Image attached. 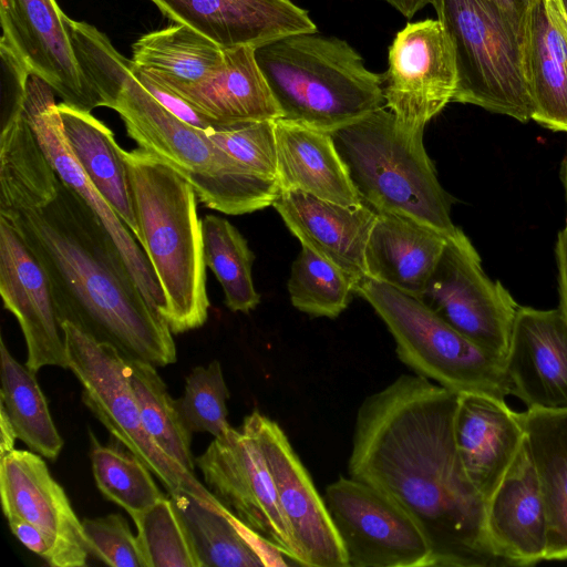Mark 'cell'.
<instances>
[{
  "label": "cell",
  "instance_id": "obj_1",
  "mask_svg": "<svg viewBox=\"0 0 567 567\" xmlns=\"http://www.w3.org/2000/svg\"><path fill=\"white\" fill-rule=\"evenodd\" d=\"M0 218L44 270L58 316L125 359H177L168 323L142 293L120 249L59 177L24 110L1 122Z\"/></svg>",
  "mask_w": 567,
  "mask_h": 567
},
{
  "label": "cell",
  "instance_id": "obj_2",
  "mask_svg": "<svg viewBox=\"0 0 567 567\" xmlns=\"http://www.w3.org/2000/svg\"><path fill=\"white\" fill-rule=\"evenodd\" d=\"M457 398L415 373L365 398L355 416L349 476L411 515L430 544L432 567L507 566L487 533V501L457 453Z\"/></svg>",
  "mask_w": 567,
  "mask_h": 567
},
{
  "label": "cell",
  "instance_id": "obj_3",
  "mask_svg": "<svg viewBox=\"0 0 567 567\" xmlns=\"http://www.w3.org/2000/svg\"><path fill=\"white\" fill-rule=\"evenodd\" d=\"M78 60L100 106L117 112L137 146L183 176L207 208L243 215L274 204L280 194L278 179L252 173L205 131L166 110L134 76L133 61L105 34L87 39Z\"/></svg>",
  "mask_w": 567,
  "mask_h": 567
},
{
  "label": "cell",
  "instance_id": "obj_4",
  "mask_svg": "<svg viewBox=\"0 0 567 567\" xmlns=\"http://www.w3.org/2000/svg\"><path fill=\"white\" fill-rule=\"evenodd\" d=\"M143 248L162 288L164 319L173 333L202 327L208 317L198 198L193 186L155 155L124 151Z\"/></svg>",
  "mask_w": 567,
  "mask_h": 567
},
{
  "label": "cell",
  "instance_id": "obj_5",
  "mask_svg": "<svg viewBox=\"0 0 567 567\" xmlns=\"http://www.w3.org/2000/svg\"><path fill=\"white\" fill-rule=\"evenodd\" d=\"M280 118L332 133L384 106L382 75L344 40L290 34L255 49Z\"/></svg>",
  "mask_w": 567,
  "mask_h": 567
},
{
  "label": "cell",
  "instance_id": "obj_6",
  "mask_svg": "<svg viewBox=\"0 0 567 567\" xmlns=\"http://www.w3.org/2000/svg\"><path fill=\"white\" fill-rule=\"evenodd\" d=\"M362 203L375 212L412 218L442 235L457 231L451 197L441 186L423 144L385 106L331 133Z\"/></svg>",
  "mask_w": 567,
  "mask_h": 567
},
{
  "label": "cell",
  "instance_id": "obj_7",
  "mask_svg": "<svg viewBox=\"0 0 567 567\" xmlns=\"http://www.w3.org/2000/svg\"><path fill=\"white\" fill-rule=\"evenodd\" d=\"M432 6L453 50L456 87L452 101L523 123L532 120L524 29L487 0H433Z\"/></svg>",
  "mask_w": 567,
  "mask_h": 567
},
{
  "label": "cell",
  "instance_id": "obj_8",
  "mask_svg": "<svg viewBox=\"0 0 567 567\" xmlns=\"http://www.w3.org/2000/svg\"><path fill=\"white\" fill-rule=\"evenodd\" d=\"M354 292L386 324L398 358L417 375L456 394H511L504 360L458 332L421 299L368 276Z\"/></svg>",
  "mask_w": 567,
  "mask_h": 567
},
{
  "label": "cell",
  "instance_id": "obj_9",
  "mask_svg": "<svg viewBox=\"0 0 567 567\" xmlns=\"http://www.w3.org/2000/svg\"><path fill=\"white\" fill-rule=\"evenodd\" d=\"M62 326L69 369L82 385V401L110 434L150 468L168 494L184 491L209 505L225 506L148 434L130 385L126 359L72 323L64 321Z\"/></svg>",
  "mask_w": 567,
  "mask_h": 567
},
{
  "label": "cell",
  "instance_id": "obj_10",
  "mask_svg": "<svg viewBox=\"0 0 567 567\" xmlns=\"http://www.w3.org/2000/svg\"><path fill=\"white\" fill-rule=\"evenodd\" d=\"M421 299L450 326L505 361L519 305L484 271L478 252L458 228L443 252Z\"/></svg>",
  "mask_w": 567,
  "mask_h": 567
},
{
  "label": "cell",
  "instance_id": "obj_11",
  "mask_svg": "<svg viewBox=\"0 0 567 567\" xmlns=\"http://www.w3.org/2000/svg\"><path fill=\"white\" fill-rule=\"evenodd\" d=\"M323 498L349 567H432L431 547L421 527L381 491L340 476L327 486Z\"/></svg>",
  "mask_w": 567,
  "mask_h": 567
},
{
  "label": "cell",
  "instance_id": "obj_12",
  "mask_svg": "<svg viewBox=\"0 0 567 567\" xmlns=\"http://www.w3.org/2000/svg\"><path fill=\"white\" fill-rule=\"evenodd\" d=\"M195 463L209 491L240 522L293 565L302 566L265 456L247 431L233 427L224 436L214 437Z\"/></svg>",
  "mask_w": 567,
  "mask_h": 567
},
{
  "label": "cell",
  "instance_id": "obj_13",
  "mask_svg": "<svg viewBox=\"0 0 567 567\" xmlns=\"http://www.w3.org/2000/svg\"><path fill=\"white\" fill-rule=\"evenodd\" d=\"M241 429L256 440L265 456L302 566L349 567L324 498L279 424L255 410L244 419Z\"/></svg>",
  "mask_w": 567,
  "mask_h": 567
},
{
  "label": "cell",
  "instance_id": "obj_14",
  "mask_svg": "<svg viewBox=\"0 0 567 567\" xmlns=\"http://www.w3.org/2000/svg\"><path fill=\"white\" fill-rule=\"evenodd\" d=\"M382 74L384 106L403 125L424 131L452 102L456 69L450 40L437 19L408 23L389 47Z\"/></svg>",
  "mask_w": 567,
  "mask_h": 567
},
{
  "label": "cell",
  "instance_id": "obj_15",
  "mask_svg": "<svg viewBox=\"0 0 567 567\" xmlns=\"http://www.w3.org/2000/svg\"><path fill=\"white\" fill-rule=\"evenodd\" d=\"M24 115L51 166L61 181L79 195L101 220L120 249L145 299L164 317L165 298L143 248L74 157L62 131L54 91L34 74L29 79Z\"/></svg>",
  "mask_w": 567,
  "mask_h": 567
},
{
  "label": "cell",
  "instance_id": "obj_16",
  "mask_svg": "<svg viewBox=\"0 0 567 567\" xmlns=\"http://www.w3.org/2000/svg\"><path fill=\"white\" fill-rule=\"evenodd\" d=\"M1 39L48 83L62 102L91 112L100 102L78 62L55 0H0Z\"/></svg>",
  "mask_w": 567,
  "mask_h": 567
},
{
  "label": "cell",
  "instance_id": "obj_17",
  "mask_svg": "<svg viewBox=\"0 0 567 567\" xmlns=\"http://www.w3.org/2000/svg\"><path fill=\"white\" fill-rule=\"evenodd\" d=\"M0 495L6 518L28 522L49 537L53 567L86 565L89 549L82 522L38 453L12 450L0 457Z\"/></svg>",
  "mask_w": 567,
  "mask_h": 567
},
{
  "label": "cell",
  "instance_id": "obj_18",
  "mask_svg": "<svg viewBox=\"0 0 567 567\" xmlns=\"http://www.w3.org/2000/svg\"><path fill=\"white\" fill-rule=\"evenodd\" d=\"M0 293L17 318L27 346L25 364L69 369L64 329L48 277L11 226L0 218Z\"/></svg>",
  "mask_w": 567,
  "mask_h": 567
},
{
  "label": "cell",
  "instance_id": "obj_19",
  "mask_svg": "<svg viewBox=\"0 0 567 567\" xmlns=\"http://www.w3.org/2000/svg\"><path fill=\"white\" fill-rule=\"evenodd\" d=\"M511 394L528 409L567 411V317L519 306L504 361Z\"/></svg>",
  "mask_w": 567,
  "mask_h": 567
},
{
  "label": "cell",
  "instance_id": "obj_20",
  "mask_svg": "<svg viewBox=\"0 0 567 567\" xmlns=\"http://www.w3.org/2000/svg\"><path fill=\"white\" fill-rule=\"evenodd\" d=\"M175 23L192 28L224 49L260 45L317 32L307 11L291 0H150Z\"/></svg>",
  "mask_w": 567,
  "mask_h": 567
},
{
  "label": "cell",
  "instance_id": "obj_21",
  "mask_svg": "<svg viewBox=\"0 0 567 567\" xmlns=\"http://www.w3.org/2000/svg\"><path fill=\"white\" fill-rule=\"evenodd\" d=\"M486 527L496 553L507 566L546 559V511L526 440L487 501Z\"/></svg>",
  "mask_w": 567,
  "mask_h": 567
},
{
  "label": "cell",
  "instance_id": "obj_22",
  "mask_svg": "<svg viewBox=\"0 0 567 567\" xmlns=\"http://www.w3.org/2000/svg\"><path fill=\"white\" fill-rule=\"evenodd\" d=\"M272 206L289 230L358 281L365 276V248L377 212L346 206L300 190L280 192Z\"/></svg>",
  "mask_w": 567,
  "mask_h": 567
},
{
  "label": "cell",
  "instance_id": "obj_23",
  "mask_svg": "<svg viewBox=\"0 0 567 567\" xmlns=\"http://www.w3.org/2000/svg\"><path fill=\"white\" fill-rule=\"evenodd\" d=\"M454 437L467 477L488 501L525 440L519 413L512 411L505 400L460 394Z\"/></svg>",
  "mask_w": 567,
  "mask_h": 567
},
{
  "label": "cell",
  "instance_id": "obj_24",
  "mask_svg": "<svg viewBox=\"0 0 567 567\" xmlns=\"http://www.w3.org/2000/svg\"><path fill=\"white\" fill-rule=\"evenodd\" d=\"M525 74L538 124L567 133V23L557 0H534L524 28Z\"/></svg>",
  "mask_w": 567,
  "mask_h": 567
},
{
  "label": "cell",
  "instance_id": "obj_25",
  "mask_svg": "<svg viewBox=\"0 0 567 567\" xmlns=\"http://www.w3.org/2000/svg\"><path fill=\"white\" fill-rule=\"evenodd\" d=\"M446 239L406 216L377 212L365 248V276L420 298Z\"/></svg>",
  "mask_w": 567,
  "mask_h": 567
},
{
  "label": "cell",
  "instance_id": "obj_26",
  "mask_svg": "<svg viewBox=\"0 0 567 567\" xmlns=\"http://www.w3.org/2000/svg\"><path fill=\"white\" fill-rule=\"evenodd\" d=\"M280 192L300 190L346 206L361 204L331 133L275 121Z\"/></svg>",
  "mask_w": 567,
  "mask_h": 567
},
{
  "label": "cell",
  "instance_id": "obj_27",
  "mask_svg": "<svg viewBox=\"0 0 567 567\" xmlns=\"http://www.w3.org/2000/svg\"><path fill=\"white\" fill-rule=\"evenodd\" d=\"M168 495L186 526L202 567L290 565L281 551L240 522L226 506L209 505L184 491Z\"/></svg>",
  "mask_w": 567,
  "mask_h": 567
},
{
  "label": "cell",
  "instance_id": "obj_28",
  "mask_svg": "<svg viewBox=\"0 0 567 567\" xmlns=\"http://www.w3.org/2000/svg\"><path fill=\"white\" fill-rule=\"evenodd\" d=\"M177 93L220 124L281 117L251 47L225 49L208 78Z\"/></svg>",
  "mask_w": 567,
  "mask_h": 567
},
{
  "label": "cell",
  "instance_id": "obj_29",
  "mask_svg": "<svg viewBox=\"0 0 567 567\" xmlns=\"http://www.w3.org/2000/svg\"><path fill=\"white\" fill-rule=\"evenodd\" d=\"M66 143L95 188L117 214L138 243L131 184L123 156L113 132L91 112L58 104Z\"/></svg>",
  "mask_w": 567,
  "mask_h": 567
},
{
  "label": "cell",
  "instance_id": "obj_30",
  "mask_svg": "<svg viewBox=\"0 0 567 567\" xmlns=\"http://www.w3.org/2000/svg\"><path fill=\"white\" fill-rule=\"evenodd\" d=\"M547 519L546 560L567 559V411L519 413Z\"/></svg>",
  "mask_w": 567,
  "mask_h": 567
},
{
  "label": "cell",
  "instance_id": "obj_31",
  "mask_svg": "<svg viewBox=\"0 0 567 567\" xmlns=\"http://www.w3.org/2000/svg\"><path fill=\"white\" fill-rule=\"evenodd\" d=\"M132 52L137 66L182 92L208 78L220 65L225 49L192 28L175 23L143 34Z\"/></svg>",
  "mask_w": 567,
  "mask_h": 567
},
{
  "label": "cell",
  "instance_id": "obj_32",
  "mask_svg": "<svg viewBox=\"0 0 567 567\" xmlns=\"http://www.w3.org/2000/svg\"><path fill=\"white\" fill-rule=\"evenodd\" d=\"M0 358V405L6 410L17 437L31 451L55 460L63 447V440L54 425L35 372L12 357L2 338Z\"/></svg>",
  "mask_w": 567,
  "mask_h": 567
},
{
  "label": "cell",
  "instance_id": "obj_33",
  "mask_svg": "<svg viewBox=\"0 0 567 567\" xmlns=\"http://www.w3.org/2000/svg\"><path fill=\"white\" fill-rule=\"evenodd\" d=\"M127 378L143 424L164 453L194 473L190 451L192 434L185 426L176 400L156 372V367L141 360H128Z\"/></svg>",
  "mask_w": 567,
  "mask_h": 567
},
{
  "label": "cell",
  "instance_id": "obj_34",
  "mask_svg": "<svg viewBox=\"0 0 567 567\" xmlns=\"http://www.w3.org/2000/svg\"><path fill=\"white\" fill-rule=\"evenodd\" d=\"M204 259L221 285L225 303L231 311L249 312L260 296L251 268L255 256L246 239L227 219L206 215L200 219Z\"/></svg>",
  "mask_w": 567,
  "mask_h": 567
},
{
  "label": "cell",
  "instance_id": "obj_35",
  "mask_svg": "<svg viewBox=\"0 0 567 567\" xmlns=\"http://www.w3.org/2000/svg\"><path fill=\"white\" fill-rule=\"evenodd\" d=\"M358 280L306 245L291 266L288 291L298 310L338 317L349 305Z\"/></svg>",
  "mask_w": 567,
  "mask_h": 567
},
{
  "label": "cell",
  "instance_id": "obj_36",
  "mask_svg": "<svg viewBox=\"0 0 567 567\" xmlns=\"http://www.w3.org/2000/svg\"><path fill=\"white\" fill-rule=\"evenodd\" d=\"M94 480L107 499L123 507L131 517L157 503L164 495L150 468L130 451L104 446L90 434Z\"/></svg>",
  "mask_w": 567,
  "mask_h": 567
},
{
  "label": "cell",
  "instance_id": "obj_37",
  "mask_svg": "<svg viewBox=\"0 0 567 567\" xmlns=\"http://www.w3.org/2000/svg\"><path fill=\"white\" fill-rule=\"evenodd\" d=\"M132 518L145 567H202L169 495Z\"/></svg>",
  "mask_w": 567,
  "mask_h": 567
},
{
  "label": "cell",
  "instance_id": "obj_38",
  "mask_svg": "<svg viewBox=\"0 0 567 567\" xmlns=\"http://www.w3.org/2000/svg\"><path fill=\"white\" fill-rule=\"evenodd\" d=\"M229 391L217 360L196 367L186 378L184 394L176 400L181 417L190 433L207 432L214 437L233 427L227 421Z\"/></svg>",
  "mask_w": 567,
  "mask_h": 567
},
{
  "label": "cell",
  "instance_id": "obj_39",
  "mask_svg": "<svg viewBox=\"0 0 567 567\" xmlns=\"http://www.w3.org/2000/svg\"><path fill=\"white\" fill-rule=\"evenodd\" d=\"M275 121L221 124L206 134L252 173L278 179Z\"/></svg>",
  "mask_w": 567,
  "mask_h": 567
},
{
  "label": "cell",
  "instance_id": "obj_40",
  "mask_svg": "<svg viewBox=\"0 0 567 567\" xmlns=\"http://www.w3.org/2000/svg\"><path fill=\"white\" fill-rule=\"evenodd\" d=\"M89 554L113 567H145L137 537L120 514L82 520Z\"/></svg>",
  "mask_w": 567,
  "mask_h": 567
},
{
  "label": "cell",
  "instance_id": "obj_41",
  "mask_svg": "<svg viewBox=\"0 0 567 567\" xmlns=\"http://www.w3.org/2000/svg\"><path fill=\"white\" fill-rule=\"evenodd\" d=\"M2 117L23 111L31 73L22 56L4 40L0 41Z\"/></svg>",
  "mask_w": 567,
  "mask_h": 567
},
{
  "label": "cell",
  "instance_id": "obj_42",
  "mask_svg": "<svg viewBox=\"0 0 567 567\" xmlns=\"http://www.w3.org/2000/svg\"><path fill=\"white\" fill-rule=\"evenodd\" d=\"M133 61V60H132ZM132 71L137 81L171 113L182 121L205 132L215 130L220 123L200 112L186 99L175 92L157 75L137 66L133 62Z\"/></svg>",
  "mask_w": 567,
  "mask_h": 567
},
{
  "label": "cell",
  "instance_id": "obj_43",
  "mask_svg": "<svg viewBox=\"0 0 567 567\" xmlns=\"http://www.w3.org/2000/svg\"><path fill=\"white\" fill-rule=\"evenodd\" d=\"M12 534L31 551L54 566V549L49 537L34 525L19 518H7Z\"/></svg>",
  "mask_w": 567,
  "mask_h": 567
},
{
  "label": "cell",
  "instance_id": "obj_44",
  "mask_svg": "<svg viewBox=\"0 0 567 567\" xmlns=\"http://www.w3.org/2000/svg\"><path fill=\"white\" fill-rule=\"evenodd\" d=\"M556 257L558 265V282L560 296L559 309L567 317V223L558 234L556 244Z\"/></svg>",
  "mask_w": 567,
  "mask_h": 567
},
{
  "label": "cell",
  "instance_id": "obj_45",
  "mask_svg": "<svg viewBox=\"0 0 567 567\" xmlns=\"http://www.w3.org/2000/svg\"><path fill=\"white\" fill-rule=\"evenodd\" d=\"M499 9L513 23L525 28L526 14L534 0H487Z\"/></svg>",
  "mask_w": 567,
  "mask_h": 567
},
{
  "label": "cell",
  "instance_id": "obj_46",
  "mask_svg": "<svg viewBox=\"0 0 567 567\" xmlns=\"http://www.w3.org/2000/svg\"><path fill=\"white\" fill-rule=\"evenodd\" d=\"M17 439L12 423L3 406L0 405V457L14 450Z\"/></svg>",
  "mask_w": 567,
  "mask_h": 567
},
{
  "label": "cell",
  "instance_id": "obj_47",
  "mask_svg": "<svg viewBox=\"0 0 567 567\" xmlns=\"http://www.w3.org/2000/svg\"><path fill=\"white\" fill-rule=\"evenodd\" d=\"M398 10L405 18H413L420 10L427 4H432L433 0H383Z\"/></svg>",
  "mask_w": 567,
  "mask_h": 567
},
{
  "label": "cell",
  "instance_id": "obj_48",
  "mask_svg": "<svg viewBox=\"0 0 567 567\" xmlns=\"http://www.w3.org/2000/svg\"><path fill=\"white\" fill-rule=\"evenodd\" d=\"M567 23V0H557Z\"/></svg>",
  "mask_w": 567,
  "mask_h": 567
},
{
  "label": "cell",
  "instance_id": "obj_49",
  "mask_svg": "<svg viewBox=\"0 0 567 567\" xmlns=\"http://www.w3.org/2000/svg\"><path fill=\"white\" fill-rule=\"evenodd\" d=\"M564 184H565L566 197H567V156H566V161H565V165H564ZM566 223H567V218H566Z\"/></svg>",
  "mask_w": 567,
  "mask_h": 567
}]
</instances>
